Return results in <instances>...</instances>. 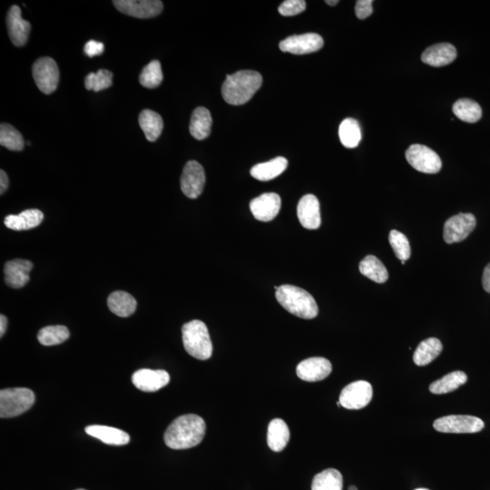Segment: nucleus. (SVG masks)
Instances as JSON below:
<instances>
[{
    "mask_svg": "<svg viewBox=\"0 0 490 490\" xmlns=\"http://www.w3.org/2000/svg\"><path fill=\"white\" fill-rule=\"evenodd\" d=\"M206 424L201 417L188 414L178 417L163 436L166 446L173 449H188L198 446L205 438Z\"/></svg>",
    "mask_w": 490,
    "mask_h": 490,
    "instance_id": "1",
    "label": "nucleus"
},
{
    "mask_svg": "<svg viewBox=\"0 0 490 490\" xmlns=\"http://www.w3.org/2000/svg\"><path fill=\"white\" fill-rule=\"evenodd\" d=\"M262 84V76L260 73L242 70L226 76L222 86V96L230 105H245L252 99Z\"/></svg>",
    "mask_w": 490,
    "mask_h": 490,
    "instance_id": "2",
    "label": "nucleus"
},
{
    "mask_svg": "<svg viewBox=\"0 0 490 490\" xmlns=\"http://www.w3.org/2000/svg\"><path fill=\"white\" fill-rule=\"evenodd\" d=\"M276 299L286 311L299 318L312 320L317 317V302L305 290L293 285H282L276 290Z\"/></svg>",
    "mask_w": 490,
    "mask_h": 490,
    "instance_id": "3",
    "label": "nucleus"
},
{
    "mask_svg": "<svg viewBox=\"0 0 490 490\" xmlns=\"http://www.w3.org/2000/svg\"><path fill=\"white\" fill-rule=\"evenodd\" d=\"M182 335L183 347L189 355L201 361L211 358L213 343L205 322L195 320L185 323Z\"/></svg>",
    "mask_w": 490,
    "mask_h": 490,
    "instance_id": "4",
    "label": "nucleus"
},
{
    "mask_svg": "<svg viewBox=\"0 0 490 490\" xmlns=\"http://www.w3.org/2000/svg\"><path fill=\"white\" fill-rule=\"evenodd\" d=\"M35 403V394L31 389L14 388L0 392V417L13 418L28 412Z\"/></svg>",
    "mask_w": 490,
    "mask_h": 490,
    "instance_id": "5",
    "label": "nucleus"
},
{
    "mask_svg": "<svg viewBox=\"0 0 490 490\" xmlns=\"http://www.w3.org/2000/svg\"><path fill=\"white\" fill-rule=\"evenodd\" d=\"M433 427L437 432L464 434L481 432L485 424L482 419L474 416L449 415L436 419Z\"/></svg>",
    "mask_w": 490,
    "mask_h": 490,
    "instance_id": "6",
    "label": "nucleus"
},
{
    "mask_svg": "<svg viewBox=\"0 0 490 490\" xmlns=\"http://www.w3.org/2000/svg\"><path fill=\"white\" fill-rule=\"evenodd\" d=\"M32 74L40 91L46 95L56 91L59 83V69L54 59L41 58L36 60L33 65Z\"/></svg>",
    "mask_w": 490,
    "mask_h": 490,
    "instance_id": "7",
    "label": "nucleus"
},
{
    "mask_svg": "<svg viewBox=\"0 0 490 490\" xmlns=\"http://www.w3.org/2000/svg\"><path fill=\"white\" fill-rule=\"evenodd\" d=\"M406 159L417 171L437 173L441 171L442 162L439 156L428 146L412 145L406 151Z\"/></svg>",
    "mask_w": 490,
    "mask_h": 490,
    "instance_id": "8",
    "label": "nucleus"
},
{
    "mask_svg": "<svg viewBox=\"0 0 490 490\" xmlns=\"http://www.w3.org/2000/svg\"><path fill=\"white\" fill-rule=\"evenodd\" d=\"M373 395L371 383L358 381L347 385L340 395L339 402L343 408L361 409L372 402Z\"/></svg>",
    "mask_w": 490,
    "mask_h": 490,
    "instance_id": "9",
    "label": "nucleus"
},
{
    "mask_svg": "<svg viewBox=\"0 0 490 490\" xmlns=\"http://www.w3.org/2000/svg\"><path fill=\"white\" fill-rule=\"evenodd\" d=\"M476 220L472 213H459L445 223L443 238L449 245L464 241L474 231Z\"/></svg>",
    "mask_w": 490,
    "mask_h": 490,
    "instance_id": "10",
    "label": "nucleus"
},
{
    "mask_svg": "<svg viewBox=\"0 0 490 490\" xmlns=\"http://www.w3.org/2000/svg\"><path fill=\"white\" fill-rule=\"evenodd\" d=\"M181 189L183 195L190 199H196L202 195L205 185V169L196 161H189L183 168L181 176Z\"/></svg>",
    "mask_w": 490,
    "mask_h": 490,
    "instance_id": "11",
    "label": "nucleus"
},
{
    "mask_svg": "<svg viewBox=\"0 0 490 490\" xmlns=\"http://www.w3.org/2000/svg\"><path fill=\"white\" fill-rule=\"evenodd\" d=\"M118 11L138 19H150L161 14L163 5L159 0H115L113 1Z\"/></svg>",
    "mask_w": 490,
    "mask_h": 490,
    "instance_id": "12",
    "label": "nucleus"
},
{
    "mask_svg": "<svg viewBox=\"0 0 490 490\" xmlns=\"http://www.w3.org/2000/svg\"><path fill=\"white\" fill-rule=\"evenodd\" d=\"M323 39L315 33L292 36L280 43V49L282 52L292 53L295 55H305L318 51L323 46Z\"/></svg>",
    "mask_w": 490,
    "mask_h": 490,
    "instance_id": "13",
    "label": "nucleus"
},
{
    "mask_svg": "<svg viewBox=\"0 0 490 490\" xmlns=\"http://www.w3.org/2000/svg\"><path fill=\"white\" fill-rule=\"evenodd\" d=\"M281 206V198L275 193H262L250 203V209L255 218L265 223L272 221L278 215Z\"/></svg>",
    "mask_w": 490,
    "mask_h": 490,
    "instance_id": "14",
    "label": "nucleus"
},
{
    "mask_svg": "<svg viewBox=\"0 0 490 490\" xmlns=\"http://www.w3.org/2000/svg\"><path fill=\"white\" fill-rule=\"evenodd\" d=\"M332 363L322 357H313L299 363L296 373L305 382H315L322 381L331 374Z\"/></svg>",
    "mask_w": 490,
    "mask_h": 490,
    "instance_id": "15",
    "label": "nucleus"
},
{
    "mask_svg": "<svg viewBox=\"0 0 490 490\" xmlns=\"http://www.w3.org/2000/svg\"><path fill=\"white\" fill-rule=\"evenodd\" d=\"M132 382L140 391L155 392L168 384L170 375L163 369H142L133 374Z\"/></svg>",
    "mask_w": 490,
    "mask_h": 490,
    "instance_id": "16",
    "label": "nucleus"
},
{
    "mask_svg": "<svg viewBox=\"0 0 490 490\" xmlns=\"http://www.w3.org/2000/svg\"><path fill=\"white\" fill-rule=\"evenodd\" d=\"M9 36L16 46H23L28 42L31 25L21 16V10L19 6H12L6 16Z\"/></svg>",
    "mask_w": 490,
    "mask_h": 490,
    "instance_id": "17",
    "label": "nucleus"
},
{
    "mask_svg": "<svg viewBox=\"0 0 490 490\" xmlns=\"http://www.w3.org/2000/svg\"><path fill=\"white\" fill-rule=\"evenodd\" d=\"M297 215L303 228L316 230L321 226V212L317 198L313 195H306L300 200L297 206Z\"/></svg>",
    "mask_w": 490,
    "mask_h": 490,
    "instance_id": "18",
    "label": "nucleus"
},
{
    "mask_svg": "<svg viewBox=\"0 0 490 490\" xmlns=\"http://www.w3.org/2000/svg\"><path fill=\"white\" fill-rule=\"evenodd\" d=\"M33 269V263L29 260L15 259L5 265V282L9 287L20 289L24 287L29 281V273Z\"/></svg>",
    "mask_w": 490,
    "mask_h": 490,
    "instance_id": "19",
    "label": "nucleus"
},
{
    "mask_svg": "<svg viewBox=\"0 0 490 490\" xmlns=\"http://www.w3.org/2000/svg\"><path fill=\"white\" fill-rule=\"evenodd\" d=\"M456 58V49L449 43H441L429 46L422 56V61L432 66H444L451 64Z\"/></svg>",
    "mask_w": 490,
    "mask_h": 490,
    "instance_id": "20",
    "label": "nucleus"
},
{
    "mask_svg": "<svg viewBox=\"0 0 490 490\" xmlns=\"http://www.w3.org/2000/svg\"><path fill=\"white\" fill-rule=\"evenodd\" d=\"M86 434L94 437L105 444L123 446L128 444L130 437L128 433L113 427L103 425H91L86 427Z\"/></svg>",
    "mask_w": 490,
    "mask_h": 490,
    "instance_id": "21",
    "label": "nucleus"
},
{
    "mask_svg": "<svg viewBox=\"0 0 490 490\" xmlns=\"http://www.w3.org/2000/svg\"><path fill=\"white\" fill-rule=\"evenodd\" d=\"M44 215L39 209H29L19 215H9L4 220L6 228L14 231H26L41 225Z\"/></svg>",
    "mask_w": 490,
    "mask_h": 490,
    "instance_id": "22",
    "label": "nucleus"
},
{
    "mask_svg": "<svg viewBox=\"0 0 490 490\" xmlns=\"http://www.w3.org/2000/svg\"><path fill=\"white\" fill-rule=\"evenodd\" d=\"M288 160L279 156L271 161L258 163L251 169V175L259 181L266 182L277 178L285 171Z\"/></svg>",
    "mask_w": 490,
    "mask_h": 490,
    "instance_id": "23",
    "label": "nucleus"
},
{
    "mask_svg": "<svg viewBox=\"0 0 490 490\" xmlns=\"http://www.w3.org/2000/svg\"><path fill=\"white\" fill-rule=\"evenodd\" d=\"M290 429L282 419H272L268 426L267 443L272 451L281 452L288 445Z\"/></svg>",
    "mask_w": 490,
    "mask_h": 490,
    "instance_id": "24",
    "label": "nucleus"
},
{
    "mask_svg": "<svg viewBox=\"0 0 490 490\" xmlns=\"http://www.w3.org/2000/svg\"><path fill=\"white\" fill-rule=\"evenodd\" d=\"M108 305L110 311L114 315L126 318L136 312L138 302L129 293L118 291L109 295Z\"/></svg>",
    "mask_w": 490,
    "mask_h": 490,
    "instance_id": "25",
    "label": "nucleus"
},
{
    "mask_svg": "<svg viewBox=\"0 0 490 490\" xmlns=\"http://www.w3.org/2000/svg\"><path fill=\"white\" fill-rule=\"evenodd\" d=\"M442 349V343L439 339H427L417 347L414 354H413V362L418 366L428 365L438 358Z\"/></svg>",
    "mask_w": 490,
    "mask_h": 490,
    "instance_id": "26",
    "label": "nucleus"
},
{
    "mask_svg": "<svg viewBox=\"0 0 490 490\" xmlns=\"http://www.w3.org/2000/svg\"><path fill=\"white\" fill-rule=\"evenodd\" d=\"M213 124L212 116L205 108H198L193 112L190 133L193 138L198 140L208 138L211 133Z\"/></svg>",
    "mask_w": 490,
    "mask_h": 490,
    "instance_id": "27",
    "label": "nucleus"
},
{
    "mask_svg": "<svg viewBox=\"0 0 490 490\" xmlns=\"http://www.w3.org/2000/svg\"><path fill=\"white\" fill-rule=\"evenodd\" d=\"M140 128L144 131L149 142H155L162 134L163 121L158 113L146 109L139 116Z\"/></svg>",
    "mask_w": 490,
    "mask_h": 490,
    "instance_id": "28",
    "label": "nucleus"
},
{
    "mask_svg": "<svg viewBox=\"0 0 490 490\" xmlns=\"http://www.w3.org/2000/svg\"><path fill=\"white\" fill-rule=\"evenodd\" d=\"M468 381V376L461 371L453 372L442 377L429 386V392L433 394H446L456 391Z\"/></svg>",
    "mask_w": 490,
    "mask_h": 490,
    "instance_id": "29",
    "label": "nucleus"
},
{
    "mask_svg": "<svg viewBox=\"0 0 490 490\" xmlns=\"http://www.w3.org/2000/svg\"><path fill=\"white\" fill-rule=\"evenodd\" d=\"M359 272L377 283H383L389 278V272L383 263L375 256L368 255L359 262Z\"/></svg>",
    "mask_w": 490,
    "mask_h": 490,
    "instance_id": "30",
    "label": "nucleus"
},
{
    "mask_svg": "<svg viewBox=\"0 0 490 490\" xmlns=\"http://www.w3.org/2000/svg\"><path fill=\"white\" fill-rule=\"evenodd\" d=\"M453 113L456 118L466 123L478 122L482 116L481 106L474 100L461 98L453 105Z\"/></svg>",
    "mask_w": 490,
    "mask_h": 490,
    "instance_id": "31",
    "label": "nucleus"
},
{
    "mask_svg": "<svg viewBox=\"0 0 490 490\" xmlns=\"http://www.w3.org/2000/svg\"><path fill=\"white\" fill-rule=\"evenodd\" d=\"M339 136L342 144L347 148H355L362 140L361 126L357 120L346 118L339 128Z\"/></svg>",
    "mask_w": 490,
    "mask_h": 490,
    "instance_id": "32",
    "label": "nucleus"
},
{
    "mask_svg": "<svg viewBox=\"0 0 490 490\" xmlns=\"http://www.w3.org/2000/svg\"><path fill=\"white\" fill-rule=\"evenodd\" d=\"M343 479L341 472L328 469L315 476L312 490H342Z\"/></svg>",
    "mask_w": 490,
    "mask_h": 490,
    "instance_id": "33",
    "label": "nucleus"
},
{
    "mask_svg": "<svg viewBox=\"0 0 490 490\" xmlns=\"http://www.w3.org/2000/svg\"><path fill=\"white\" fill-rule=\"evenodd\" d=\"M70 337L68 329L66 326H46L40 330L38 340L40 344L44 346H54L61 344Z\"/></svg>",
    "mask_w": 490,
    "mask_h": 490,
    "instance_id": "34",
    "label": "nucleus"
},
{
    "mask_svg": "<svg viewBox=\"0 0 490 490\" xmlns=\"http://www.w3.org/2000/svg\"><path fill=\"white\" fill-rule=\"evenodd\" d=\"M0 145L10 151H22L25 141L14 126L3 123L0 126Z\"/></svg>",
    "mask_w": 490,
    "mask_h": 490,
    "instance_id": "35",
    "label": "nucleus"
},
{
    "mask_svg": "<svg viewBox=\"0 0 490 490\" xmlns=\"http://www.w3.org/2000/svg\"><path fill=\"white\" fill-rule=\"evenodd\" d=\"M162 66L158 60H153L146 66L140 75L139 81L144 88H155L163 82Z\"/></svg>",
    "mask_w": 490,
    "mask_h": 490,
    "instance_id": "36",
    "label": "nucleus"
},
{
    "mask_svg": "<svg viewBox=\"0 0 490 490\" xmlns=\"http://www.w3.org/2000/svg\"><path fill=\"white\" fill-rule=\"evenodd\" d=\"M112 85L113 73L106 69H100L98 72L90 73L85 79L86 88L95 92L102 91Z\"/></svg>",
    "mask_w": 490,
    "mask_h": 490,
    "instance_id": "37",
    "label": "nucleus"
},
{
    "mask_svg": "<svg viewBox=\"0 0 490 490\" xmlns=\"http://www.w3.org/2000/svg\"><path fill=\"white\" fill-rule=\"evenodd\" d=\"M389 241L397 258L406 262L411 257V245H409L408 238L402 233L392 230L389 233Z\"/></svg>",
    "mask_w": 490,
    "mask_h": 490,
    "instance_id": "38",
    "label": "nucleus"
},
{
    "mask_svg": "<svg viewBox=\"0 0 490 490\" xmlns=\"http://www.w3.org/2000/svg\"><path fill=\"white\" fill-rule=\"evenodd\" d=\"M305 0H286L279 6V13L285 16H291L300 14L305 11Z\"/></svg>",
    "mask_w": 490,
    "mask_h": 490,
    "instance_id": "39",
    "label": "nucleus"
},
{
    "mask_svg": "<svg viewBox=\"0 0 490 490\" xmlns=\"http://www.w3.org/2000/svg\"><path fill=\"white\" fill-rule=\"evenodd\" d=\"M372 0H358L356 2L355 13L357 18L365 19L372 14Z\"/></svg>",
    "mask_w": 490,
    "mask_h": 490,
    "instance_id": "40",
    "label": "nucleus"
},
{
    "mask_svg": "<svg viewBox=\"0 0 490 490\" xmlns=\"http://www.w3.org/2000/svg\"><path fill=\"white\" fill-rule=\"evenodd\" d=\"M85 53L89 58L93 56H100L105 51V46L101 42L96 41V40H89L85 45Z\"/></svg>",
    "mask_w": 490,
    "mask_h": 490,
    "instance_id": "41",
    "label": "nucleus"
},
{
    "mask_svg": "<svg viewBox=\"0 0 490 490\" xmlns=\"http://www.w3.org/2000/svg\"><path fill=\"white\" fill-rule=\"evenodd\" d=\"M482 285L485 291L490 293V262L486 266L483 272Z\"/></svg>",
    "mask_w": 490,
    "mask_h": 490,
    "instance_id": "42",
    "label": "nucleus"
},
{
    "mask_svg": "<svg viewBox=\"0 0 490 490\" xmlns=\"http://www.w3.org/2000/svg\"><path fill=\"white\" fill-rule=\"evenodd\" d=\"M9 178L4 170L0 171V193L4 195V193L9 188Z\"/></svg>",
    "mask_w": 490,
    "mask_h": 490,
    "instance_id": "43",
    "label": "nucleus"
},
{
    "mask_svg": "<svg viewBox=\"0 0 490 490\" xmlns=\"http://www.w3.org/2000/svg\"><path fill=\"white\" fill-rule=\"evenodd\" d=\"M6 327H8V319L5 315H1L0 316V336L3 337L5 335Z\"/></svg>",
    "mask_w": 490,
    "mask_h": 490,
    "instance_id": "44",
    "label": "nucleus"
},
{
    "mask_svg": "<svg viewBox=\"0 0 490 490\" xmlns=\"http://www.w3.org/2000/svg\"><path fill=\"white\" fill-rule=\"evenodd\" d=\"M326 3L329 6H335V5L338 4L339 1H338V0H335V1H331V0H327Z\"/></svg>",
    "mask_w": 490,
    "mask_h": 490,
    "instance_id": "45",
    "label": "nucleus"
},
{
    "mask_svg": "<svg viewBox=\"0 0 490 490\" xmlns=\"http://www.w3.org/2000/svg\"><path fill=\"white\" fill-rule=\"evenodd\" d=\"M349 490H358V489H357L355 486H349Z\"/></svg>",
    "mask_w": 490,
    "mask_h": 490,
    "instance_id": "46",
    "label": "nucleus"
},
{
    "mask_svg": "<svg viewBox=\"0 0 490 490\" xmlns=\"http://www.w3.org/2000/svg\"><path fill=\"white\" fill-rule=\"evenodd\" d=\"M415 490H429V489H415Z\"/></svg>",
    "mask_w": 490,
    "mask_h": 490,
    "instance_id": "47",
    "label": "nucleus"
},
{
    "mask_svg": "<svg viewBox=\"0 0 490 490\" xmlns=\"http://www.w3.org/2000/svg\"><path fill=\"white\" fill-rule=\"evenodd\" d=\"M405 261H402V265H405Z\"/></svg>",
    "mask_w": 490,
    "mask_h": 490,
    "instance_id": "48",
    "label": "nucleus"
},
{
    "mask_svg": "<svg viewBox=\"0 0 490 490\" xmlns=\"http://www.w3.org/2000/svg\"><path fill=\"white\" fill-rule=\"evenodd\" d=\"M76 490H86V489H76Z\"/></svg>",
    "mask_w": 490,
    "mask_h": 490,
    "instance_id": "49",
    "label": "nucleus"
}]
</instances>
